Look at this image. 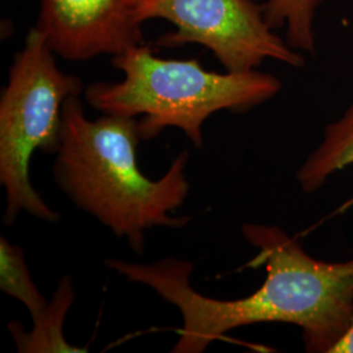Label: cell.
I'll return each instance as SVG.
<instances>
[{
  "instance_id": "5b68a950",
  "label": "cell",
  "mask_w": 353,
  "mask_h": 353,
  "mask_svg": "<svg viewBox=\"0 0 353 353\" xmlns=\"http://www.w3.org/2000/svg\"><path fill=\"white\" fill-rule=\"evenodd\" d=\"M135 13L141 24L163 19L176 26L157 46L202 45L229 72L256 70L265 59L294 68L305 64L303 52L279 37L254 0H135Z\"/></svg>"
},
{
  "instance_id": "9c48e42d",
  "label": "cell",
  "mask_w": 353,
  "mask_h": 353,
  "mask_svg": "<svg viewBox=\"0 0 353 353\" xmlns=\"http://www.w3.org/2000/svg\"><path fill=\"white\" fill-rule=\"evenodd\" d=\"M323 0H267L265 21L274 30L285 28V41L300 52L316 51L314 20Z\"/></svg>"
},
{
  "instance_id": "8fae6325",
  "label": "cell",
  "mask_w": 353,
  "mask_h": 353,
  "mask_svg": "<svg viewBox=\"0 0 353 353\" xmlns=\"http://www.w3.org/2000/svg\"><path fill=\"white\" fill-rule=\"evenodd\" d=\"M331 353H353V323L341 341L331 350Z\"/></svg>"
},
{
  "instance_id": "52a82bcc",
  "label": "cell",
  "mask_w": 353,
  "mask_h": 353,
  "mask_svg": "<svg viewBox=\"0 0 353 353\" xmlns=\"http://www.w3.org/2000/svg\"><path fill=\"white\" fill-rule=\"evenodd\" d=\"M353 165V102L341 118L325 128L323 139L296 173L305 194H314L338 172Z\"/></svg>"
},
{
  "instance_id": "6da1fadb",
  "label": "cell",
  "mask_w": 353,
  "mask_h": 353,
  "mask_svg": "<svg viewBox=\"0 0 353 353\" xmlns=\"http://www.w3.org/2000/svg\"><path fill=\"white\" fill-rule=\"evenodd\" d=\"M242 234L256 249L252 265H263L265 279L254 293L236 300L212 299L194 290L190 283L194 265L188 261L106 259L105 263L179 310L183 325L173 353L204 352L232 330L256 323L300 327L307 352L331 353L353 323V258L343 262L316 259L278 225L248 223Z\"/></svg>"
},
{
  "instance_id": "30bf717a",
  "label": "cell",
  "mask_w": 353,
  "mask_h": 353,
  "mask_svg": "<svg viewBox=\"0 0 353 353\" xmlns=\"http://www.w3.org/2000/svg\"><path fill=\"white\" fill-rule=\"evenodd\" d=\"M0 290L23 303L33 322L49 306L30 276L24 252L6 237H0Z\"/></svg>"
},
{
  "instance_id": "7a4b0ae2",
  "label": "cell",
  "mask_w": 353,
  "mask_h": 353,
  "mask_svg": "<svg viewBox=\"0 0 353 353\" xmlns=\"http://www.w3.org/2000/svg\"><path fill=\"white\" fill-rule=\"evenodd\" d=\"M139 119L103 114L90 121L79 96L63 105L61 144L52 165L58 188L76 207L93 216L141 255L145 233L156 227L182 228L190 217H173L186 201L189 151L170 163L164 176L151 179L137 159Z\"/></svg>"
},
{
  "instance_id": "ba28073f",
  "label": "cell",
  "mask_w": 353,
  "mask_h": 353,
  "mask_svg": "<svg viewBox=\"0 0 353 353\" xmlns=\"http://www.w3.org/2000/svg\"><path fill=\"white\" fill-rule=\"evenodd\" d=\"M74 300L75 292L71 278L64 276L45 313L33 322L32 331L26 332L17 322L10 325L17 351L26 353L87 352V350L75 347L64 339V318Z\"/></svg>"
},
{
  "instance_id": "277c9868",
  "label": "cell",
  "mask_w": 353,
  "mask_h": 353,
  "mask_svg": "<svg viewBox=\"0 0 353 353\" xmlns=\"http://www.w3.org/2000/svg\"><path fill=\"white\" fill-rule=\"evenodd\" d=\"M81 90L83 81L59 70L55 52L36 28L30 29L24 48L14 54L0 97V185L6 190V225H12L21 212L59 223L61 214L32 185L30 160L34 152L57 153L64 102L80 96Z\"/></svg>"
},
{
  "instance_id": "3957f363",
  "label": "cell",
  "mask_w": 353,
  "mask_h": 353,
  "mask_svg": "<svg viewBox=\"0 0 353 353\" xmlns=\"http://www.w3.org/2000/svg\"><path fill=\"white\" fill-rule=\"evenodd\" d=\"M112 62L125 79L90 84L85 100L101 113L138 118L141 140L154 139L165 128L176 127L202 148L203 125L212 114L245 113L281 89V81L271 74L212 72L196 59H161L145 43L115 55Z\"/></svg>"
},
{
  "instance_id": "8992f818",
  "label": "cell",
  "mask_w": 353,
  "mask_h": 353,
  "mask_svg": "<svg viewBox=\"0 0 353 353\" xmlns=\"http://www.w3.org/2000/svg\"><path fill=\"white\" fill-rule=\"evenodd\" d=\"M36 29L55 55L71 62L144 43L135 0H41Z\"/></svg>"
}]
</instances>
